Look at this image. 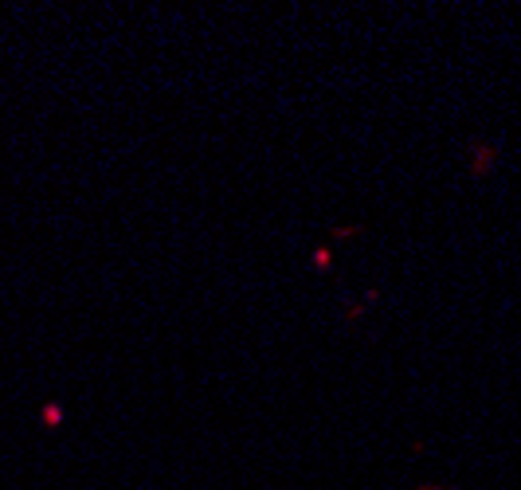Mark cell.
<instances>
[{"instance_id": "cell-1", "label": "cell", "mask_w": 521, "mask_h": 490, "mask_svg": "<svg viewBox=\"0 0 521 490\" xmlns=\"http://www.w3.org/2000/svg\"><path fill=\"white\" fill-rule=\"evenodd\" d=\"M43 424H48V428H59L63 424V408L59 404H43Z\"/></svg>"}]
</instances>
